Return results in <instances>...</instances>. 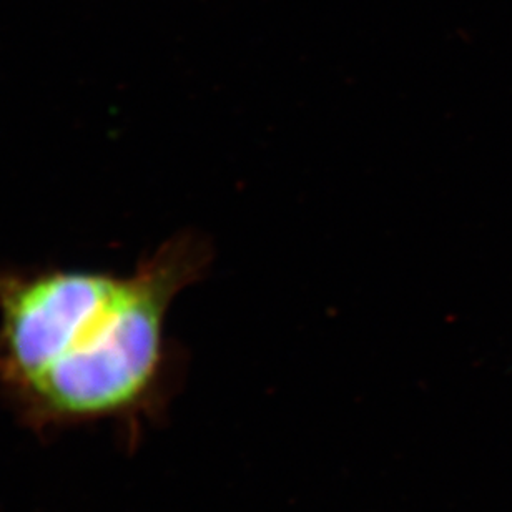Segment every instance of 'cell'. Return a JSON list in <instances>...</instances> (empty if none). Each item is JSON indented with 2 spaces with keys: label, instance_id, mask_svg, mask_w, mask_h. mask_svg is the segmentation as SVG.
<instances>
[{
  "label": "cell",
  "instance_id": "obj_1",
  "mask_svg": "<svg viewBox=\"0 0 512 512\" xmlns=\"http://www.w3.org/2000/svg\"><path fill=\"white\" fill-rule=\"evenodd\" d=\"M213 252L182 232L132 275L0 271V389L35 429L128 419L162 388L165 318Z\"/></svg>",
  "mask_w": 512,
  "mask_h": 512
}]
</instances>
